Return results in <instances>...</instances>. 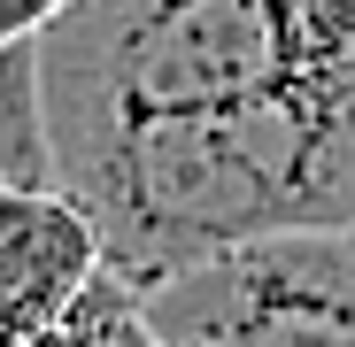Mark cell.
I'll list each match as a JSON object with an SVG mask.
<instances>
[{"mask_svg":"<svg viewBox=\"0 0 355 347\" xmlns=\"http://www.w3.org/2000/svg\"><path fill=\"white\" fill-rule=\"evenodd\" d=\"M39 85L54 178L132 285L355 224V0H62Z\"/></svg>","mask_w":355,"mask_h":347,"instance_id":"6da1fadb","label":"cell"},{"mask_svg":"<svg viewBox=\"0 0 355 347\" xmlns=\"http://www.w3.org/2000/svg\"><path fill=\"white\" fill-rule=\"evenodd\" d=\"M162 347H355V224L263 231L139 285Z\"/></svg>","mask_w":355,"mask_h":347,"instance_id":"7a4b0ae2","label":"cell"},{"mask_svg":"<svg viewBox=\"0 0 355 347\" xmlns=\"http://www.w3.org/2000/svg\"><path fill=\"white\" fill-rule=\"evenodd\" d=\"M108 270L101 224L62 186H8L0 193V347H24L62 324L78 294Z\"/></svg>","mask_w":355,"mask_h":347,"instance_id":"3957f363","label":"cell"},{"mask_svg":"<svg viewBox=\"0 0 355 347\" xmlns=\"http://www.w3.org/2000/svg\"><path fill=\"white\" fill-rule=\"evenodd\" d=\"M8 186H62L54 132H46V85H39V31L0 39V193Z\"/></svg>","mask_w":355,"mask_h":347,"instance_id":"277c9868","label":"cell"},{"mask_svg":"<svg viewBox=\"0 0 355 347\" xmlns=\"http://www.w3.org/2000/svg\"><path fill=\"white\" fill-rule=\"evenodd\" d=\"M85 347H162L155 332H147V317H139V285L132 278H101V309H93V332H85Z\"/></svg>","mask_w":355,"mask_h":347,"instance_id":"5b68a950","label":"cell"},{"mask_svg":"<svg viewBox=\"0 0 355 347\" xmlns=\"http://www.w3.org/2000/svg\"><path fill=\"white\" fill-rule=\"evenodd\" d=\"M62 0H0V39H31Z\"/></svg>","mask_w":355,"mask_h":347,"instance_id":"8992f818","label":"cell"}]
</instances>
